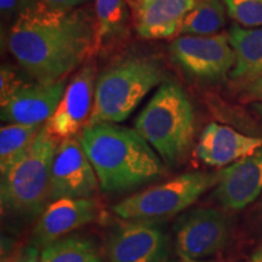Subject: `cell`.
I'll use <instances>...</instances> for the list:
<instances>
[{
    "instance_id": "obj_1",
    "label": "cell",
    "mask_w": 262,
    "mask_h": 262,
    "mask_svg": "<svg viewBox=\"0 0 262 262\" xmlns=\"http://www.w3.org/2000/svg\"><path fill=\"white\" fill-rule=\"evenodd\" d=\"M98 48L97 26L84 10L51 9L37 3L15 19L8 49L38 83L66 79Z\"/></svg>"
},
{
    "instance_id": "obj_2",
    "label": "cell",
    "mask_w": 262,
    "mask_h": 262,
    "mask_svg": "<svg viewBox=\"0 0 262 262\" xmlns=\"http://www.w3.org/2000/svg\"><path fill=\"white\" fill-rule=\"evenodd\" d=\"M78 139L103 192L133 191L166 171L163 159L135 127L98 123L85 126Z\"/></svg>"
},
{
    "instance_id": "obj_3",
    "label": "cell",
    "mask_w": 262,
    "mask_h": 262,
    "mask_svg": "<svg viewBox=\"0 0 262 262\" xmlns=\"http://www.w3.org/2000/svg\"><path fill=\"white\" fill-rule=\"evenodd\" d=\"M135 129L166 165H176L186 158L193 145L194 108L181 86L165 81L137 116Z\"/></svg>"
},
{
    "instance_id": "obj_4",
    "label": "cell",
    "mask_w": 262,
    "mask_h": 262,
    "mask_svg": "<svg viewBox=\"0 0 262 262\" xmlns=\"http://www.w3.org/2000/svg\"><path fill=\"white\" fill-rule=\"evenodd\" d=\"M60 139L47 125L32 145L0 176V203L3 214L24 217L41 215L50 203L51 164Z\"/></svg>"
},
{
    "instance_id": "obj_5",
    "label": "cell",
    "mask_w": 262,
    "mask_h": 262,
    "mask_svg": "<svg viewBox=\"0 0 262 262\" xmlns=\"http://www.w3.org/2000/svg\"><path fill=\"white\" fill-rule=\"evenodd\" d=\"M162 81L163 68L153 58L129 56L110 66L97 77L94 110L88 125L124 122Z\"/></svg>"
},
{
    "instance_id": "obj_6",
    "label": "cell",
    "mask_w": 262,
    "mask_h": 262,
    "mask_svg": "<svg viewBox=\"0 0 262 262\" xmlns=\"http://www.w3.org/2000/svg\"><path fill=\"white\" fill-rule=\"evenodd\" d=\"M220 176L221 170L185 172L123 199L113 206V212L123 220H152L179 214L203 193L216 187Z\"/></svg>"
},
{
    "instance_id": "obj_7",
    "label": "cell",
    "mask_w": 262,
    "mask_h": 262,
    "mask_svg": "<svg viewBox=\"0 0 262 262\" xmlns=\"http://www.w3.org/2000/svg\"><path fill=\"white\" fill-rule=\"evenodd\" d=\"M232 220L215 208H196L175 225V250L183 260H201L217 254L228 244Z\"/></svg>"
},
{
    "instance_id": "obj_8",
    "label": "cell",
    "mask_w": 262,
    "mask_h": 262,
    "mask_svg": "<svg viewBox=\"0 0 262 262\" xmlns=\"http://www.w3.org/2000/svg\"><path fill=\"white\" fill-rule=\"evenodd\" d=\"M172 60L198 79L216 80L235 64L228 34L179 35L170 45Z\"/></svg>"
},
{
    "instance_id": "obj_9",
    "label": "cell",
    "mask_w": 262,
    "mask_h": 262,
    "mask_svg": "<svg viewBox=\"0 0 262 262\" xmlns=\"http://www.w3.org/2000/svg\"><path fill=\"white\" fill-rule=\"evenodd\" d=\"M98 187L96 172L79 139L68 137L61 140L51 164L50 201L93 198Z\"/></svg>"
},
{
    "instance_id": "obj_10",
    "label": "cell",
    "mask_w": 262,
    "mask_h": 262,
    "mask_svg": "<svg viewBox=\"0 0 262 262\" xmlns=\"http://www.w3.org/2000/svg\"><path fill=\"white\" fill-rule=\"evenodd\" d=\"M96 81V66L91 60L75 72L56 111L45 123L52 135L60 140L79 136L93 113Z\"/></svg>"
},
{
    "instance_id": "obj_11",
    "label": "cell",
    "mask_w": 262,
    "mask_h": 262,
    "mask_svg": "<svg viewBox=\"0 0 262 262\" xmlns=\"http://www.w3.org/2000/svg\"><path fill=\"white\" fill-rule=\"evenodd\" d=\"M106 251L110 262H165L168 238L153 221L131 220L111 232Z\"/></svg>"
},
{
    "instance_id": "obj_12",
    "label": "cell",
    "mask_w": 262,
    "mask_h": 262,
    "mask_svg": "<svg viewBox=\"0 0 262 262\" xmlns=\"http://www.w3.org/2000/svg\"><path fill=\"white\" fill-rule=\"evenodd\" d=\"M68 79L55 83L26 84L0 103L2 122L6 124L42 125L60 104Z\"/></svg>"
},
{
    "instance_id": "obj_13",
    "label": "cell",
    "mask_w": 262,
    "mask_h": 262,
    "mask_svg": "<svg viewBox=\"0 0 262 262\" xmlns=\"http://www.w3.org/2000/svg\"><path fill=\"white\" fill-rule=\"evenodd\" d=\"M98 203L94 198H61L49 203L32 232V245L44 248L74 229L95 221Z\"/></svg>"
},
{
    "instance_id": "obj_14",
    "label": "cell",
    "mask_w": 262,
    "mask_h": 262,
    "mask_svg": "<svg viewBox=\"0 0 262 262\" xmlns=\"http://www.w3.org/2000/svg\"><path fill=\"white\" fill-rule=\"evenodd\" d=\"M262 193V147L221 170L214 198L222 208L237 211L247 208Z\"/></svg>"
},
{
    "instance_id": "obj_15",
    "label": "cell",
    "mask_w": 262,
    "mask_h": 262,
    "mask_svg": "<svg viewBox=\"0 0 262 262\" xmlns=\"http://www.w3.org/2000/svg\"><path fill=\"white\" fill-rule=\"evenodd\" d=\"M262 147V136H249L219 123L203 129L195 155L209 166L222 168L244 158Z\"/></svg>"
},
{
    "instance_id": "obj_16",
    "label": "cell",
    "mask_w": 262,
    "mask_h": 262,
    "mask_svg": "<svg viewBox=\"0 0 262 262\" xmlns=\"http://www.w3.org/2000/svg\"><path fill=\"white\" fill-rule=\"evenodd\" d=\"M196 0H136L134 22L146 39H165L178 35L185 16Z\"/></svg>"
},
{
    "instance_id": "obj_17",
    "label": "cell",
    "mask_w": 262,
    "mask_h": 262,
    "mask_svg": "<svg viewBox=\"0 0 262 262\" xmlns=\"http://www.w3.org/2000/svg\"><path fill=\"white\" fill-rule=\"evenodd\" d=\"M229 42L235 54V64L229 77L232 79H251L262 73V27L243 28L232 26Z\"/></svg>"
},
{
    "instance_id": "obj_18",
    "label": "cell",
    "mask_w": 262,
    "mask_h": 262,
    "mask_svg": "<svg viewBox=\"0 0 262 262\" xmlns=\"http://www.w3.org/2000/svg\"><path fill=\"white\" fill-rule=\"evenodd\" d=\"M226 24L224 0H196L183 18L179 35H211Z\"/></svg>"
},
{
    "instance_id": "obj_19",
    "label": "cell",
    "mask_w": 262,
    "mask_h": 262,
    "mask_svg": "<svg viewBox=\"0 0 262 262\" xmlns=\"http://www.w3.org/2000/svg\"><path fill=\"white\" fill-rule=\"evenodd\" d=\"M39 262H102V258L91 239L70 235L41 248Z\"/></svg>"
},
{
    "instance_id": "obj_20",
    "label": "cell",
    "mask_w": 262,
    "mask_h": 262,
    "mask_svg": "<svg viewBox=\"0 0 262 262\" xmlns=\"http://www.w3.org/2000/svg\"><path fill=\"white\" fill-rule=\"evenodd\" d=\"M42 125L6 124L0 129V171L14 163L41 130Z\"/></svg>"
},
{
    "instance_id": "obj_21",
    "label": "cell",
    "mask_w": 262,
    "mask_h": 262,
    "mask_svg": "<svg viewBox=\"0 0 262 262\" xmlns=\"http://www.w3.org/2000/svg\"><path fill=\"white\" fill-rule=\"evenodd\" d=\"M98 47L122 35L127 25V9L124 0H95Z\"/></svg>"
},
{
    "instance_id": "obj_22",
    "label": "cell",
    "mask_w": 262,
    "mask_h": 262,
    "mask_svg": "<svg viewBox=\"0 0 262 262\" xmlns=\"http://www.w3.org/2000/svg\"><path fill=\"white\" fill-rule=\"evenodd\" d=\"M227 14L245 28L262 27V0H224Z\"/></svg>"
},
{
    "instance_id": "obj_23",
    "label": "cell",
    "mask_w": 262,
    "mask_h": 262,
    "mask_svg": "<svg viewBox=\"0 0 262 262\" xmlns=\"http://www.w3.org/2000/svg\"><path fill=\"white\" fill-rule=\"evenodd\" d=\"M26 83H24L14 70L9 66H3L0 72V103L4 102L12 94L21 89Z\"/></svg>"
},
{
    "instance_id": "obj_24",
    "label": "cell",
    "mask_w": 262,
    "mask_h": 262,
    "mask_svg": "<svg viewBox=\"0 0 262 262\" xmlns=\"http://www.w3.org/2000/svg\"><path fill=\"white\" fill-rule=\"evenodd\" d=\"M38 0H0V11L3 18H17L22 12L35 5Z\"/></svg>"
},
{
    "instance_id": "obj_25",
    "label": "cell",
    "mask_w": 262,
    "mask_h": 262,
    "mask_svg": "<svg viewBox=\"0 0 262 262\" xmlns=\"http://www.w3.org/2000/svg\"><path fill=\"white\" fill-rule=\"evenodd\" d=\"M241 100L243 102L262 103V73L248 79L242 90Z\"/></svg>"
},
{
    "instance_id": "obj_26",
    "label": "cell",
    "mask_w": 262,
    "mask_h": 262,
    "mask_svg": "<svg viewBox=\"0 0 262 262\" xmlns=\"http://www.w3.org/2000/svg\"><path fill=\"white\" fill-rule=\"evenodd\" d=\"M39 258H40V248L31 244L14 251L11 255L3 258L2 262H39Z\"/></svg>"
},
{
    "instance_id": "obj_27",
    "label": "cell",
    "mask_w": 262,
    "mask_h": 262,
    "mask_svg": "<svg viewBox=\"0 0 262 262\" xmlns=\"http://www.w3.org/2000/svg\"><path fill=\"white\" fill-rule=\"evenodd\" d=\"M38 2L51 9L70 10L78 8V6L83 4L86 0H38Z\"/></svg>"
},
{
    "instance_id": "obj_28",
    "label": "cell",
    "mask_w": 262,
    "mask_h": 262,
    "mask_svg": "<svg viewBox=\"0 0 262 262\" xmlns=\"http://www.w3.org/2000/svg\"><path fill=\"white\" fill-rule=\"evenodd\" d=\"M250 262H262V247H260L255 251L250 258Z\"/></svg>"
},
{
    "instance_id": "obj_29",
    "label": "cell",
    "mask_w": 262,
    "mask_h": 262,
    "mask_svg": "<svg viewBox=\"0 0 262 262\" xmlns=\"http://www.w3.org/2000/svg\"><path fill=\"white\" fill-rule=\"evenodd\" d=\"M253 110L258 114V116L261 117V119H262V103H254Z\"/></svg>"
},
{
    "instance_id": "obj_30",
    "label": "cell",
    "mask_w": 262,
    "mask_h": 262,
    "mask_svg": "<svg viewBox=\"0 0 262 262\" xmlns=\"http://www.w3.org/2000/svg\"><path fill=\"white\" fill-rule=\"evenodd\" d=\"M179 262H201L199 260H183V258H181V261Z\"/></svg>"
},
{
    "instance_id": "obj_31",
    "label": "cell",
    "mask_w": 262,
    "mask_h": 262,
    "mask_svg": "<svg viewBox=\"0 0 262 262\" xmlns=\"http://www.w3.org/2000/svg\"><path fill=\"white\" fill-rule=\"evenodd\" d=\"M261 214H262V202H261Z\"/></svg>"
},
{
    "instance_id": "obj_32",
    "label": "cell",
    "mask_w": 262,
    "mask_h": 262,
    "mask_svg": "<svg viewBox=\"0 0 262 262\" xmlns=\"http://www.w3.org/2000/svg\"><path fill=\"white\" fill-rule=\"evenodd\" d=\"M134 2H136V0H134Z\"/></svg>"
}]
</instances>
